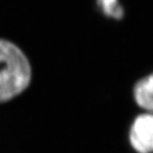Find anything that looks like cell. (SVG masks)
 <instances>
[{
    "label": "cell",
    "instance_id": "obj_3",
    "mask_svg": "<svg viewBox=\"0 0 153 153\" xmlns=\"http://www.w3.org/2000/svg\"><path fill=\"white\" fill-rule=\"evenodd\" d=\"M133 99L142 112L153 114V72L142 76L133 87Z\"/></svg>",
    "mask_w": 153,
    "mask_h": 153
},
{
    "label": "cell",
    "instance_id": "obj_2",
    "mask_svg": "<svg viewBox=\"0 0 153 153\" xmlns=\"http://www.w3.org/2000/svg\"><path fill=\"white\" fill-rule=\"evenodd\" d=\"M128 140L137 153H153V114L142 112L134 118L129 127Z\"/></svg>",
    "mask_w": 153,
    "mask_h": 153
},
{
    "label": "cell",
    "instance_id": "obj_4",
    "mask_svg": "<svg viewBox=\"0 0 153 153\" xmlns=\"http://www.w3.org/2000/svg\"><path fill=\"white\" fill-rule=\"evenodd\" d=\"M102 12L108 18L122 19L124 18V8L119 0H97Z\"/></svg>",
    "mask_w": 153,
    "mask_h": 153
},
{
    "label": "cell",
    "instance_id": "obj_1",
    "mask_svg": "<svg viewBox=\"0 0 153 153\" xmlns=\"http://www.w3.org/2000/svg\"><path fill=\"white\" fill-rule=\"evenodd\" d=\"M31 80V67L24 52L14 42L0 39V103L24 92Z\"/></svg>",
    "mask_w": 153,
    "mask_h": 153
}]
</instances>
